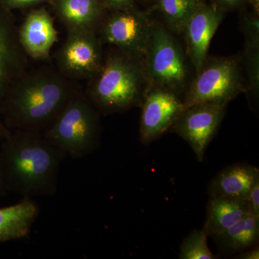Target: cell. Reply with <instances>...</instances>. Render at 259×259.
<instances>
[{"label":"cell","instance_id":"obj_19","mask_svg":"<svg viewBox=\"0 0 259 259\" xmlns=\"http://www.w3.org/2000/svg\"><path fill=\"white\" fill-rule=\"evenodd\" d=\"M204 4L202 0H158V7L171 31L183 32L187 20Z\"/></svg>","mask_w":259,"mask_h":259},{"label":"cell","instance_id":"obj_1","mask_svg":"<svg viewBox=\"0 0 259 259\" xmlns=\"http://www.w3.org/2000/svg\"><path fill=\"white\" fill-rule=\"evenodd\" d=\"M78 92L59 71L50 68L25 71L2 104L5 125L14 131L44 133Z\"/></svg>","mask_w":259,"mask_h":259},{"label":"cell","instance_id":"obj_7","mask_svg":"<svg viewBox=\"0 0 259 259\" xmlns=\"http://www.w3.org/2000/svg\"><path fill=\"white\" fill-rule=\"evenodd\" d=\"M102 41L95 30H69L58 53L59 72L67 79H92L104 64Z\"/></svg>","mask_w":259,"mask_h":259},{"label":"cell","instance_id":"obj_25","mask_svg":"<svg viewBox=\"0 0 259 259\" xmlns=\"http://www.w3.org/2000/svg\"><path fill=\"white\" fill-rule=\"evenodd\" d=\"M214 4L218 8L226 10L228 8H233L241 5L244 0H213Z\"/></svg>","mask_w":259,"mask_h":259},{"label":"cell","instance_id":"obj_15","mask_svg":"<svg viewBox=\"0 0 259 259\" xmlns=\"http://www.w3.org/2000/svg\"><path fill=\"white\" fill-rule=\"evenodd\" d=\"M38 213V206L31 198L0 208V243L28 237Z\"/></svg>","mask_w":259,"mask_h":259},{"label":"cell","instance_id":"obj_10","mask_svg":"<svg viewBox=\"0 0 259 259\" xmlns=\"http://www.w3.org/2000/svg\"><path fill=\"white\" fill-rule=\"evenodd\" d=\"M140 140L148 144L168 131L184 111L183 100L168 90L148 88L141 103Z\"/></svg>","mask_w":259,"mask_h":259},{"label":"cell","instance_id":"obj_27","mask_svg":"<svg viewBox=\"0 0 259 259\" xmlns=\"http://www.w3.org/2000/svg\"><path fill=\"white\" fill-rule=\"evenodd\" d=\"M5 185H6V180H5L4 166H3V159L0 153V194L4 189Z\"/></svg>","mask_w":259,"mask_h":259},{"label":"cell","instance_id":"obj_12","mask_svg":"<svg viewBox=\"0 0 259 259\" xmlns=\"http://www.w3.org/2000/svg\"><path fill=\"white\" fill-rule=\"evenodd\" d=\"M225 14L226 10L204 3L186 23L182 32L185 34L187 54L196 74L207 61L209 44Z\"/></svg>","mask_w":259,"mask_h":259},{"label":"cell","instance_id":"obj_17","mask_svg":"<svg viewBox=\"0 0 259 259\" xmlns=\"http://www.w3.org/2000/svg\"><path fill=\"white\" fill-rule=\"evenodd\" d=\"M55 9L68 31L95 30L102 15L100 0H56Z\"/></svg>","mask_w":259,"mask_h":259},{"label":"cell","instance_id":"obj_9","mask_svg":"<svg viewBox=\"0 0 259 259\" xmlns=\"http://www.w3.org/2000/svg\"><path fill=\"white\" fill-rule=\"evenodd\" d=\"M151 24L134 8L117 10L102 25L100 40L115 46L122 52L138 60L144 59Z\"/></svg>","mask_w":259,"mask_h":259},{"label":"cell","instance_id":"obj_4","mask_svg":"<svg viewBox=\"0 0 259 259\" xmlns=\"http://www.w3.org/2000/svg\"><path fill=\"white\" fill-rule=\"evenodd\" d=\"M42 134L64 158L81 159L98 147L99 112L79 91Z\"/></svg>","mask_w":259,"mask_h":259},{"label":"cell","instance_id":"obj_22","mask_svg":"<svg viewBox=\"0 0 259 259\" xmlns=\"http://www.w3.org/2000/svg\"><path fill=\"white\" fill-rule=\"evenodd\" d=\"M247 201L250 213L255 217L259 218V180L255 182L250 190Z\"/></svg>","mask_w":259,"mask_h":259},{"label":"cell","instance_id":"obj_23","mask_svg":"<svg viewBox=\"0 0 259 259\" xmlns=\"http://www.w3.org/2000/svg\"><path fill=\"white\" fill-rule=\"evenodd\" d=\"M45 1L47 0H0V3L5 9L13 10L26 8Z\"/></svg>","mask_w":259,"mask_h":259},{"label":"cell","instance_id":"obj_11","mask_svg":"<svg viewBox=\"0 0 259 259\" xmlns=\"http://www.w3.org/2000/svg\"><path fill=\"white\" fill-rule=\"evenodd\" d=\"M28 61L13 20L0 10V141L11 134L2 119L1 106L15 81L26 71Z\"/></svg>","mask_w":259,"mask_h":259},{"label":"cell","instance_id":"obj_3","mask_svg":"<svg viewBox=\"0 0 259 259\" xmlns=\"http://www.w3.org/2000/svg\"><path fill=\"white\" fill-rule=\"evenodd\" d=\"M139 61L122 51L104 60L86 95L97 111L116 113L141 105L148 87Z\"/></svg>","mask_w":259,"mask_h":259},{"label":"cell","instance_id":"obj_21","mask_svg":"<svg viewBox=\"0 0 259 259\" xmlns=\"http://www.w3.org/2000/svg\"><path fill=\"white\" fill-rule=\"evenodd\" d=\"M245 63L249 79L246 90L255 95L258 90L259 34H245Z\"/></svg>","mask_w":259,"mask_h":259},{"label":"cell","instance_id":"obj_8","mask_svg":"<svg viewBox=\"0 0 259 259\" xmlns=\"http://www.w3.org/2000/svg\"><path fill=\"white\" fill-rule=\"evenodd\" d=\"M226 104L204 102L186 109L171 126L172 132L188 143L199 161L217 133L226 112Z\"/></svg>","mask_w":259,"mask_h":259},{"label":"cell","instance_id":"obj_18","mask_svg":"<svg viewBox=\"0 0 259 259\" xmlns=\"http://www.w3.org/2000/svg\"><path fill=\"white\" fill-rule=\"evenodd\" d=\"M258 237L259 218L249 213L212 238L221 251L233 253L255 246L258 243Z\"/></svg>","mask_w":259,"mask_h":259},{"label":"cell","instance_id":"obj_13","mask_svg":"<svg viewBox=\"0 0 259 259\" xmlns=\"http://www.w3.org/2000/svg\"><path fill=\"white\" fill-rule=\"evenodd\" d=\"M18 35L25 54L36 60L48 59L58 41L54 20L45 9L30 12L18 30Z\"/></svg>","mask_w":259,"mask_h":259},{"label":"cell","instance_id":"obj_26","mask_svg":"<svg viewBox=\"0 0 259 259\" xmlns=\"http://www.w3.org/2000/svg\"><path fill=\"white\" fill-rule=\"evenodd\" d=\"M247 251H243L238 258L242 259H258L259 248L256 245L249 248Z\"/></svg>","mask_w":259,"mask_h":259},{"label":"cell","instance_id":"obj_2","mask_svg":"<svg viewBox=\"0 0 259 259\" xmlns=\"http://www.w3.org/2000/svg\"><path fill=\"white\" fill-rule=\"evenodd\" d=\"M2 141L6 185L24 198L54 195L65 158L44 134L15 130Z\"/></svg>","mask_w":259,"mask_h":259},{"label":"cell","instance_id":"obj_24","mask_svg":"<svg viewBox=\"0 0 259 259\" xmlns=\"http://www.w3.org/2000/svg\"><path fill=\"white\" fill-rule=\"evenodd\" d=\"M107 8L117 11L134 8V0H104Z\"/></svg>","mask_w":259,"mask_h":259},{"label":"cell","instance_id":"obj_6","mask_svg":"<svg viewBox=\"0 0 259 259\" xmlns=\"http://www.w3.org/2000/svg\"><path fill=\"white\" fill-rule=\"evenodd\" d=\"M246 91L241 66L234 57L214 58L205 61L183 99L184 110L204 102L228 105Z\"/></svg>","mask_w":259,"mask_h":259},{"label":"cell","instance_id":"obj_20","mask_svg":"<svg viewBox=\"0 0 259 259\" xmlns=\"http://www.w3.org/2000/svg\"><path fill=\"white\" fill-rule=\"evenodd\" d=\"M207 233L204 228L196 230L189 235L182 242L180 251L181 259H214L213 254L207 245Z\"/></svg>","mask_w":259,"mask_h":259},{"label":"cell","instance_id":"obj_16","mask_svg":"<svg viewBox=\"0 0 259 259\" xmlns=\"http://www.w3.org/2000/svg\"><path fill=\"white\" fill-rule=\"evenodd\" d=\"M249 213L247 199L209 197L204 230L208 236H218Z\"/></svg>","mask_w":259,"mask_h":259},{"label":"cell","instance_id":"obj_5","mask_svg":"<svg viewBox=\"0 0 259 259\" xmlns=\"http://www.w3.org/2000/svg\"><path fill=\"white\" fill-rule=\"evenodd\" d=\"M150 88L164 89L179 95L187 90L190 70L180 44L164 27L151 24L146 56Z\"/></svg>","mask_w":259,"mask_h":259},{"label":"cell","instance_id":"obj_14","mask_svg":"<svg viewBox=\"0 0 259 259\" xmlns=\"http://www.w3.org/2000/svg\"><path fill=\"white\" fill-rule=\"evenodd\" d=\"M259 180V170L247 163H237L223 168L209 182L211 197L247 199L255 182Z\"/></svg>","mask_w":259,"mask_h":259}]
</instances>
